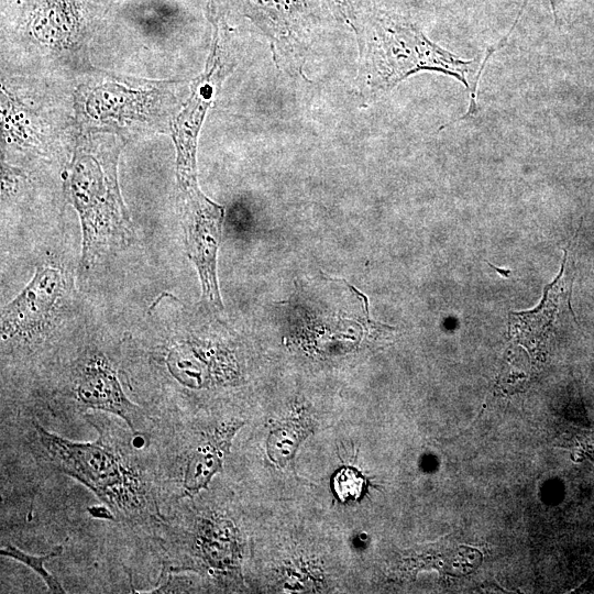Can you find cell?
<instances>
[{"label":"cell","mask_w":594,"mask_h":594,"mask_svg":"<svg viewBox=\"0 0 594 594\" xmlns=\"http://www.w3.org/2000/svg\"><path fill=\"white\" fill-rule=\"evenodd\" d=\"M332 12L341 20L346 22L352 28L353 7L352 0H326Z\"/></svg>","instance_id":"9a60e30c"},{"label":"cell","mask_w":594,"mask_h":594,"mask_svg":"<svg viewBox=\"0 0 594 594\" xmlns=\"http://www.w3.org/2000/svg\"><path fill=\"white\" fill-rule=\"evenodd\" d=\"M98 430L94 442H74L34 421L50 462L88 487L117 519L131 525L162 521L154 484L114 426L89 420Z\"/></svg>","instance_id":"6da1fadb"},{"label":"cell","mask_w":594,"mask_h":594,"mask_svg":"<svg viewBox=\"0 0 594 594\" xmlns=\"http://www.w3.org/2000/svg\"><path fill=\"white\" fill-rule=\"evenodd\" d=\"M90 516L99 519L117 520L113 512L106 505H96L87 508Z\"/></svg>","instance_id":"2e32d148"},{"label":"cell","mask_w":594,"mask_h":594,"mask_svg":"<svg viewBox=\"0 0 594 594\" xmlns=\"http://www.w3.org/2000/svg\"><path fill=\"white\" fill-rule=\"evenodd\" d=\"M248 11L271 40L280 63H297L308 15L306 0H245Z\"/></svg>","instance_id":"52a82bcc"},{"label":"cell","mask_w":594,"mask_h":594,"mask_svg":"<svg viewBox=\"0 0 594 594\" xmlns=\"http://www.w3.org/2000/svg\"><path fill=\"white\" fill-rule=\"evenodd\" d=\"M568 254L564 252L561 270L556 279L546 286L543 298L538 307L521 312H510L508 326L510 333L525 342H539L546 338L549 328L564 301L569 302L572 277H566L565 265Z\"/></svg>","instance_id":"9c48e42d"},{"label":"cell","mask_w":594,"mask_h":594,"mask_svg":"<svg viewBox=\"0 0 594 594\" xmlns=\"http://www.w3.org/2000/svg\"><path fill=\"white\" fill-rule=\"evenodd\" d=\"M184 242L187 256L199 274L204 299L221 308L217 254L221 240L223 208L208 199L200 189L182 194Z\"/></svg>","instance_id":"277c9868"},{"label":"cell","mask_w":594,"mask_h":594,"mask_svg":"<svg viewBox=\"0 0 594 594\" xmlns=\"http://www.w3.org/2000/svg\"><path fill=\"white\" fill-rule=\"evenodd\" d=\"M360 50L364 81L374 91L392 89L420 70L453 76L470 89L466 75L472 61L460 59L399 19L378 18Z\"/></svg>","instance_id":"7a4b0ae2"},{"label":"cell","mask_w":594,"mask_h":594,"mask_svg":"<svg viewBox=\"0 0 594 594\" xmlns=\"http://www.w3.org/2000/svg\"><path fill=\"white\" fill-rule=\"evenodd\" d=\"M365 481L363 476L351 468L339 470L332 481L337 497L343 502H354L363 493Z\"/></svg>","instance_id":"5bb4252c"},{"label":"cell","mask_w":594,"mask_h":594,"mask_svg":"<svg viewBox=\"0 0 594 594\" xmlns=\"http://www.w3.org/2000/svg\"><path fill=\"white\" fill-rule=\"evenodd\" d=\"M74 395L80 409H94L122 418L133 433L144 425V411L129 399L109 359L99 352L80 361L74 380Z\"/></svg>","instance_id":"5b68a950"},{"label":"cell","mask_w":594,"mask_h":594,"mask_svg":"<svg viewBox=\"0 0 594 594\" xmlns=\"http://www.w3.org/2000/svg\"><path fill=\"white\" fill-rule=\"evenodd\" d=\"M550 1H551V3H552L553 10H556V4H557L558 0H550ZM526 2H527V0H524V4H522V8H521V10H520V14H521V11H522V9H524Z\"/></svg>","instance_id":"e0dca14e"},{"label":"cell","mask_w":594,"mask_h":594,"mask_svg":"<svg viewBox=\"0 0 594 594\" xmlns=\"http://www.w3.org/2000/svg\"><path fill=\"white\" fill-rule=\"evenodd\" d=\"M243 422L224 421L208 431L191 449L187 457L183 487L187 495L206 488L211 479L221 471L232 439Z\"/></svg>","instance_id":"ba28073f"},{"label":"cell","mask_w":594,"mask_h":594,"mask_svg":"<svg viewBox=\"0 0 594 594\" xmlns=\"http://www.w3.org/2000/svg\"><path fill=\"white\" fill-rule=\"evenodd\" d=\"M227 520L202 519L194 536L195 551L206 563L218 570L237 566V542Z\"/></svg>","instance_id":"8fae6325"},{"label":"cell","mask_w":594,"mask_h":594,"mask_svg":"<svg viewBox=\"0 0 594 594\" xmlns=\"http://www.w3.org/2000/svg\"><path fill=\"white\" fill-rule=\"evenodd\" d=\"M69 190L82 229L81 267L89 270L108 253L129 244L132 224L111 167L94 157L76 161Z\"/></svg>","instance_id":"3957f363"},{"label":"cell","mask_w":594,"mask_h":594,"mask_svg":"<svg viewBox=\"0 0 594 594\" xmlns=\"http://www.w3.org/2000/svg\"><path fill=\"white\" fill-rule=\"evenodd\" d=\"M311 430L312 422L306 411L282 421L268 435L267 455L277 465L285 466L294 458L301 440Z\"/></svg>","instance_id":"7c38bea8"},{"label":"cell","mask_w":594,"mask_h":594,"mask_svg":"<svg viewBox=\"0 0 594 594\" xmlns=\"http://www.w3.org/2000/svg\"><path fill=\"white\" fill-rule=\"evenodd\" d=\"M82 12L79 0H36L29 15V26L42 41L65 42L80 29Z\"/></svg>","instance_id":"30bf717a"},{"label":"cell","mask_w":594,"mask_h":594,"mask_svg":"<svg viewBox=\"0 0 594 594\" xmlns=\"http://www.w3.org/2000/svg\"><path fill=\"white\" fill-rule=\"evenodd\" d=\"M62 552L63 547L57 546L52 551L43 556H33L20 550L18 547L10 543L1 548L0 550L2 557L20 561L30 569H32L36 574H38L46 584L48 592L51 593H65V590L61 585L58 580L54 575L48 573L45 569V563H47L53 558L61 556Z\"/></svg>","instance_id":"4fadbf2b"},{"label":"cell","mask_w":594,"mask_h":594,"mask_svg":"<svg viewBox=\"0 0 594 594\" xmlns=\"http://www.w3.org/2000/svg\"><path fill=\"white\" fill-rule=\"evenodd\" d=\"M65 286L62 271L44 264L36 268L31 282L2 310L1 338H30L48 323Z\"/></svg>","instance_id":"8992f818"}]
</instances>
